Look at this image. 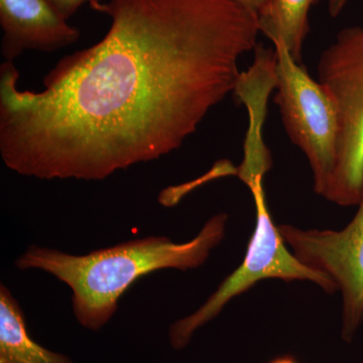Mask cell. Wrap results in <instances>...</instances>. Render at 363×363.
<instances>
[{
    "mask_svg": "<svg viewBox=\"0 0 363 363\" xmlns=\"http://www.w3.org/2000/svg\"><path fill=\"white\" fill-rule=\"evenodd\" d=\"M111 28L64 57L44 90L0 66V155L11 171L100 181L179 149L235 89L257 18L235 0H109Z\"/></svg>",
    "mask_w": 363,
    "mask_h": 363,
    "instance_id": "6da1fadb",
    "label": "cell"
},
{
    "mask_svg": "<svg viewBox=\"0 0 363 363\" xmlns=\"http://www.w3.org/2000/svg\"><path fill=\"white\" fill-rule=\"evenodd\" d=\"M228 215L219 213L206 222L187 242L166 236H147L114 247L74 255L30 245L16 260L21 271L40 269L71 289L74 316L81 326L99 331L111 321L119 298L138 279L164 269H198L225 238Z\"/></svg>",
    "mask_w": 363,
    "mask_h": 363,
    "instance_id": "7a4b0ae2",
    "label": "cell"
},
{
    "mask_svg": "<svg viewBox=\"0 0 363 363\" xmlns=\"http://www.w3.org/2000/svg\"><path fill=\"white\" fill-rule=\"evenodd\" d=\"M264 179V176H255L243 181L252 192L257 212L245 259L197 311L169 326V343L174 350H184L198 329L218 316L233 298L247 292L262 279H279L285 283L309 281L325 293L337 292V286L329 277L306 266L286 248L267 207Z\"/></svg>",
    "mask_w": 363,
    "mask_h": 363,
    "instance_id": "3957f363",
    "label": "cell"
},
{
    "mask_svg": "<svg viewBox=\"0 0 363 363\" xmlns=\"http://www.w3.org/2000/svg\"><path fill=\"white\" fill-rule=\"evenodd\" d=\"M317 72L338 111L335 164L324 198L354 206L363 191V26L342 28L322 52Z\"/></svg>",
    "mask_w": 363,
    "mask_h": 363,
    "instance_id": "277c9868",
    "label": "cell"
},
{
    "mask_svg": "<svg viewBox=\"0 0 363 363\" xmlns=\"http://www.w3.org/2000/svg\"><path fill=\"white\" fill-rule=\"evenodd\" d=\"M272 45L277 54L274 102L289 138L307 157L315 193L324 197L335 164L337 107L326 88L311 78L285 45Z\"/></svg>",
    "mask_w": 363,
    "mask_h": 363,
    "instance_id": "5b68a950",
    "label": "cell"
},
{
    "mask_svg": "<svg viewBox=\"0 0 363 363\" xmlns=\"http://www.w3.org/2000/svg\"><path fill=\"white\" fill-rule=\"evenodd\" d=\"M357 206L352 220L341 230L278 226L294 255L337 286L342 296V338L347 342L363 323V191Z\"/></svg>",
    "mask_w": 363,
    "mask_h": 363,
    "instance_id": "8992f818",
    "label": "cell"
},
{
    "mask_svg": "<svg viewBox=\"0 0 363 363\" xmlns=\"http://www.w3.org/2000/svg\"><path fill=\"white\" fill-rule=\"evenodd\" d=\"M0 26L2 57L11 63L28 50L54 52L80 38L48 0H0Z\"/></svg>",
    "mask_w": 363,
    "mask_h": 363,
    "instance_id": "52a82bcc",
    "label": "cell"
},
{
    "mask_svg": "<svg viewBox=\"0 0 363 363\" xmlns=\"http://www.w3.org/2000/svg\"><path fill=\"white\" fill-rule=\"evenodd\" d=\"M0 363H74L30 337L23 309L4 284L0 285Z\"/></svg>",
    "mask_w": 363,
    "mask_h": 363,
    "instance_id": "ba28073f",
    "label": "cell"
},
{
    "mask_svg": "<svg viewBox=\"0 0 363 363\" xmlns=\"http://www.w3.org/2000/svg\"><path fill=\"white\" fill-rule=\"evenodd\" d=\"M320 0H269L257 16L259 33L272 43L286 45L293 58L302 63L303 48L310 33L309 13Z\"/></svg>",
    "mask_w": 363,
    "mask_h": 363,
    "instance_id": "9c48e42d",
    "label": "cell"
},
{
    "mask_svg": "<svg viewBox=\"0 0 363 363\" xmlns=\"http://www.w3.org/2000/svg\"><path fill=\"white\" fill-rule=\"evenodd\" d=\"M50 4L63 16L65 20L69 21L81 6L85 4H90L93 2H101L104 0H48Z\"/></svg>",
    "mask_w": 363,
    "mask_h": 363,
    "instance_id": "30bf717a",
    "label": "cell"
},
{
    "mask_svg": "<svg viewBox=\"0 0 363 363\" xmlns=\"http://www.w3.org/2000/svg\"><path fill=\"white\" fill-rule=\"evenodd\" d=\"M235 1L257 18L260 11L267 6L269 0H235Z\"/></svg>",
    "mask_w": 363,
    "mask_h": 363,
    "instance_id": "8fae6325",
    "label": "cell"
},
{
    "mask_svg": "<svg viewBox=\"0 0 363 363\" xmlns=\"http://www.w3.org/2000/svg\"><path fill=\"white\" fill-rule=\"evenodd\" d=\"M348 0H329L328 13L331 18H335L342 13Z\"/></svg>",
    "mask_w": 363,
    "mask_h": 363,
    "instance_id": "7c38bea8",
    "label": "cell"
},
{
    "mask_svg": "<svg viewBox=\"0 0 363 363\" xmlns=\"http://www.w3.org/2000/svg\"><path fill=\"white\" fill-rule=\"evenodd\" d=\"M269 363H300L298 362L297 358L294 357L293 355L286 354L281 355V357H274Z\"/></svg>",
    "mask_w": 363,
    "mask_h": 363,
    "instance_id": "4fadbf2b",
    "label": "cell"
}]
</instances>
